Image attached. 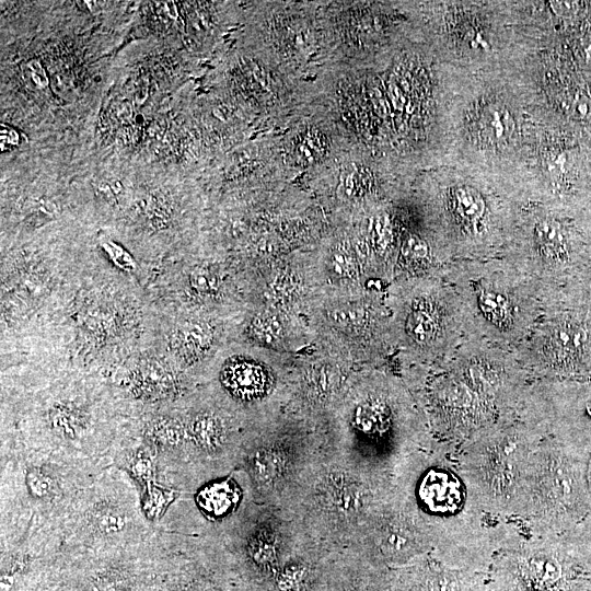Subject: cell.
<instances>
[{
  "label": "cell",
  "mask_w": 591,
  "mask_h": 591,
  "mask_svg": "<svg viewBox=\"0 0 591 591\" xmlns=\"http://www.w3.org/2000/svg\"><path fill=\"white\" fill-rule=\"evenodd\" d=\"M354 371L313 348L297 355L286 408L320 425L341 397Z\"/></svg>",
  "instance_id": "14"
},
{
  "label": "cell",
  "mask_w": 591,
  "mask_h": 591,
  "mask_svg": "<svg viewBox=\"0 0 591 591\" xmlns=\"http://www.w3.org/2000/svg\"><path fill=\"white\" fill-rule=\"evenodd\" d=\"M190 285L197 293L215 294L220 288V278L209 268L197 267L190 275Z\"/></svg>",
  "instance_id": "28"
},
{
  "label": "cell",
  "mask_w": 591,
  "mask_h": 591,
  "mask_svg": "<svg viewBox=\"0 0 591 591\" xmlns=\"http://www.w3.org/2000/svg\"><path fill=\"white\" fill-rule=\"evenodd\" d=\"M244 335L250 345L299 355L312 348L305 315L289 309L257 303L247 317Z\"/></svg>",
  "instance_id": "15"
},
{
  "label": "cell",
  "mask_w": 591,
  "mask_h": 591,
  "mask_svg": "<svg viewBox=\"0 0 591 591\" xmlns=\"http://www.w3.org/2000/svg\"><path fill=\"white\" fill-rule=\"evenodd\" d=\"M165 5V10H166V13L169 14V16L175 19L177 18V8L175 5L174 2H165L164 3Z\"/></svg>",
  "instance_id": "37"
},
{
  "label": "cell",
  "mask_w": 591,
  "mask_h": 591,
  "mask_svg": "<svg viewBox=\"0 0 591 591\" xmlns=\"http://www.w3.org/2000/svg\"><path fill=\"white\" fill-rule=\"evenodd\" d=\"M131 106L129 103H123L119 105V108H118V116L121 117L123 119H126V118H129L130 115H131Z\"/></svg>",
  "instance_id": "36"
},
{
  "label": "cell",
  "mask_w": 591,
  "mask_h": 591,
  "mask_svg": "<svg viewBox=\"0 0 591 591\" xmlns=\"http://www.w3.org/2000/svg\"><path fill=\"white\" fill-rule=\"evenodd\" d=\"M130 470L136 479L146 485V487L151 484L153 478V465L147 456H137L131 462Z\"/></svg>",
  "instance_id": "32"
},
{
  "label": "cell",
  "mask_w": 591,
  "mask_h": 591,
  "mask_svg": "<svg viewBox=\"0 0 591 591\" xmlns=\"http://www.w3.org/2000/svg\"><path fill=\"white\" fill-rule=\"evenodd\" d=\"M323 443L318 425L288 408L255 417L243 457L255 501L285 508Z\"/></svg>",
  "instance_id": "8"
},
{
  "label": "cell",
  "mask_w": 591,
  "mask_h": 591,
  "mask_svg": "<svg viewBox=\"0 0 591 591\" xmlns=\"http://www.w3.org/2000/svg\"><path fill=\"white\" fill-rule=\"evenodd\" d=\"M94 522L100 530L107 533L118 532L125 525L121 514L111 508L100 509L94 514Z\"/></svg>",
  "instance_id": "30"
},
{
  "label": "cell",
  "mask_w": 591,
  "mask_h": 591,
  "mask_svg": "<svg viewBox=\"0 0 591 591\" xmlns=\"http://www.w3.org/2000/svg\"><path fill=\"white\" fill-rule=\"evenodd\" d=\"M27 67L31 72L32 80L38 88H46L48 85V78L45 69L40 62L36 59L28 61Z\"/></svg>",
  "instance_id": "34"
},
{
  "label": "cell",
  "mask_w": 591,
  "mask_h": 591,
  "mask_svg": "<svg viewBox=\"0 0 591 591\" xmlns=\"http://www.w3.org/2000/svg\"><path fill=\"white\" fill-rule=\"evenodd\" d=\"M242 499L243 489L230 476L206 484L196 494L199 510L212 520L231 515L239 508Z\"/></svg>",
  "instance_id": "19"
},
{
  "label": "cell",
  "mask_w": 591,
  "mask_h": 591,
  "mask_svg": "<svg viewBox=\"0 0 591 591\" xmlns=\"http://www.w3.org/2000/svg\"><path fill=\"white\" fill-rule=\"evenodd\" d=\"M428 254L429 248L426 242L415 235L408 236L402 246V255L407 260H424Z\"/></svg>",
  "instance_id": "31"
},
{
  "label": "cell",
  "mask_w": 591,
  "mask_h": 591,
  "mask_svg": "<svg viewBox=\"0 0 591 591\" xmlns=\"http://www.w3.org/2000/svg\"><path fill=\"white\" fill-rule=\"evenodd\" d=\"M173 491L157 487L154 485H148L143 496V510L146 514L155 519L159 517L166 506L173 500Z\"/></svg>",
  "instance_id": "26"
},
{
  "label": "cell",
  "mask_w": 591,
  "mask_h": 591,
  "mask_svg": "<svg viewBox=\"0 0 591 591\" xmlns=\"http://www.w3.org/2000/svg\"><path fill=\"white\" fill-rule=\"evenodd\" d=\"M26 486L30 494L38 499L50 497L55 490L53 478L39 468H32L27 472Z\"/></svg>",
  "instance_id": "27"
},
{
  "label": "cell",
  "mask_w": 591,
  "mask_h": 591,
  "mask_svg": "<svg viewBox=\"0 0 591 591\" xmlns=\"http://www.w3.org/2000/svg\"><path fill=\"white\" fill-rule=\"evenodd\" d=\"M105 250L120 267H132L131 257L119 246L112 242L104 244Z\"/></svg>",
  "instance_id": "33"
},
{
  "label": "cell",
  "mask_w": 591,
  "mask_h": 591,
  "mask_svg": "<svg viewBox=\"0 0 591 591\" xmlns=\"http://www.w3.org/2000/svg\"><path fill=\"white\" fill-rule=\"evenodd\" d=\"M392 488L324 442L285 509L312 546L327 557L355 547Z\"/></svg>",
  "instance_id": "4"
},
{
  "label": "cell",
  "mask_w": 591,
  "mask_h": 591,
  "mask_svg": "<svg viewBox=\"0 0 591 591\" xmlns=\"http://www.w3.org/2000/svg\"><path fill=\"white\" fill-rule=\"evenodd\" d=\"M432 549L426 529L392 488L350 551L357 552L374 565L395 569L413 563Z\"/></svg>",
  "instance_id": "12"
},
{
  "label": "cell",
  "mask_w": 591,
  "mask_h": 591,
  "mask_svg": "<svg viewBox=\"0 0 591 591\" xmlns=\"http://www.w3.org/2000/svg\"><path fill=\"white\" fill-rule=\"evenodd\" d=\"M53 426L65 436L73 438L80 427L78 416L66 408H58L51 414Z\"/></svg>",
  "instance_id": "29"
},
{
  "label": "cell",
  "mask_w": 591,
  "mask_h": 591,
  "mask_svg": "<svg viewBox=\"0 0 591 591\" xmlns=\"http://www.w3.org/2000/svg\"><path fill=\"white\" fill-rule=\"evenodd\" d=\"M576 569L561 535L522 532L493 557L488 591H570Z\"/></svg>",
  "instance_id": "10"
},
{
  "label": "cell",
  "mask_w": 591,
  "mask_h": 591,
  "mask_svg": "<svg viewBox=\"0 0 591 591\" xmlns=\"http://www.w3.org/2000/svg\"><path fill=\"white\" fill-rule=\"evenodd\" d=\"M451 207L454 216L464 224L479 223L486 209L482 195L468 186H457L452 190Z\"/></svg>",
  "instance_id": "23"
},
{
  "label": "cell",
  "mask_w": 591,
  "mask_h": 591,
  "mask_svg": "<svg viewBox=\"0 0 591 591\" xmlns=\"http://www.w3.org/2000/svg\"><path fill=\"white\" fill-rule=\"evenodd\" d=\"M215 341V331L206 321H195L179 328L172 339L175 354L186 362H195L207 355Z\"/></svg>",
  "instance_id": "20"
},
{
  "label": "cell",
  "mask_w": 591,
  "mask_h": 591,
  "mask_svg": "<svg viewBox=\"0 0 591 591\" xmlns=\"http://www.w3.org/2000/svg\"><path fill=\"white\" fill-rule=\"evenodd\" d=\"M563 302V313L543 335V358L531 367L542 379L578 380L591 373V312Z\"/></svg>",
  "instance_id": "13"
},
{
  "label": "cell",
  "mask_w": 591,
  "mask_h": 591,
  "mask_svg": "<svg viewBox=\"0 0 591 591\" xmlns=\"http://www.w3.org/2000/svg\"><path fill=\"white\" fill-rule=\"evenodd\" d=\"M538 415L544 434L531 457L513 521L526 533L561 535L588 513L591 499L563 410Z\"/></svg>",
  "instance_id": "5"
},
{
  "label": "cell",
  "mask_w": 591,
  "mask_h": 591,
  "mask_svg": "<svg viewBox=\"0 0 591 591\" xmlns=\"http://www.w3.org/2000/svg\"><path fill=\"white\" fill-rule=\"evenodd\" d=\"M188 433L199 449L206 453H216L225 443L227 424L212 412H201L190 421Z\"/></svg>",
  "instance_id": "21"
},
{
  "label": "cell",
  "mask_w": 591,
  "mask_h": 591,
  "mask_svg": "<svg viewBox=\"0 0 591 591\" xmlns=\"http://www.w3.org/2000/svg\"><path fill=\"white\" fill-rule=\"evenodd\" d=\"M393 489L432 542L444 565L486 573L495 554L522 530L489 513L468 483L459 445L430 438L398 466Z\"/></svg>",
  "instance_id": "1"
},
{
  "label": "cell",
  "mask_w": 591,
  "mask_h": 591,
  "mask_svg": "<svg viewBox=\"0 0 591 591\" xmlns=\"http://www.w3.org/2000/svg\"><path fill=\"white\" fill-rule=\"evenodd\" d=\"M544 425L528 398L517 413L459 445L461 467L484 508L513 520Z\"/></svg>",
  "instance_id": "7"
},
{
  "label": "cell",
  "mask_w": 591,
  "mask_h": 591,
  "mask_svg": "<svg viewBox=\"0 0 591 591\" xmlns=\"http://www.w3.org/2000/svg\"><path fill=\"white\" fill-rule=\"evenodd\" d=\"M152 441L163 447L177 445L183 439L182 427L171 420H159L148 431Z\"/></svg>",
  "instance_id": "25"
},
{
  "label": "cell",
  "mask_w": 591,
  "mask_h": 591,
  "mask_svg": "<svg viewBox=\"0 0 591 591\" xmlns=\"http://www.w3.org/2000/svg\"><path fill=\"white\" fill-rule=\"evenodd\" d=\"M463 283L462 302L467 317L477 329L500 344H511L524 336L535 318L536 308L529 290L503 271L476 268Z\"/></svg>",
  "instance_id": "11"
},
{
  "label": "cell",
  "mask_w": 591,
  "mask_h": 591,
  "mask_svg": "<svg viewBox=\"0 0 591 591\" xmlns=\"http://www.w3.org/2000/svg\"><path fill=\"white\" fill-rule=\"evenodd\" d=\"M306 591H390V569L345 551L316 566Z\"/></svg>",
  "instance_id": "16"
},
{
  "label": "cell",
  "mask_w": 591,
  "mask_h": 591,
  "mask_svg": "<svg viewBox=\"0 0 591 591\" xmlns=\"http://www.w3.org/2000/svg\"><path fill=\"white\" fill-rule=\"evenodd\" d=\"M565 290L566 293L563 296L565 301L591 312V256Z\"/></svg>",
  "instance_id": "24"
},
{
  "label": "cell",
  "mask_w": 591,
  "mask_h": 591,
  "mask_svg": "<svg viewBox=\"0 0 591 591\" xmlns=\"http://www.w3.org/2000/svg\"><path fill=\"white\" fill-rule=\"evenodd\" d=\"M471 131L480 143L499 148L506 146L512 137L514 121L503 105L488 103L474 115Z\"/></svg>",
  "instance_id": "18"
},
{
  "label": "cell",
  "mask_w": 591,
  "mask_h": 591,
  "mask_svg": "<svg viewBox=\"0 0 591 591\" xmlns=\"http://www.w3.org/2000/svg\"><path fill=\"white\" fill-rule=\"evenodd\" d=\"M304 315L312 348L348 369L382 367L394 354L385 293L379 286L313 289Z\"/></svg>",
  "instance_id": "6"
},
{
  "label": "cell",
  "mask_w": 591,
  "mask_h": 591,
  "mask_svg": "<svg viewBox=\"0 0 591 591\" xmlns=\"http://www.w3.org/2000/svg\"><path fill=\"white\" fill-rule=\"evenodd\" d=\"M385 303L394 352L398 350L407 369L440 363L452 322L445 296L434 280L427 275L394 279Z\"/></svg>",
  "instance_id": "9"
},
{
  "label": "cell",
  "mask_w": 591,
  "mask_h": 591,
  "mask_svg": "<svg viewBox=\"0 0 591 591\" xmlns=\"http://www.w3.org/2000/svg\"><path fill=\"white\" fill-rule=\"evenodd\" d=\"M0 142H1V150L5 151V150H8V149H10V148L18 144L19 135L13 128H10V127L1 124Z\"/></svg>",
  "instance_id": "35"
},
{
  "label": "cell",
  "mask_w": 591,
  "mask_h": 591,
  "mask_svg": "<svg viewBox=\"0 0 591 591\" xmlns=\"http://www.w3.org/2000/svg\"><path fill=\"white\" fill-rule=\"evenodd\" d=\"M408 370L402 378L430 434L457 445L514 415L530 385L523 366L498 359L470 358L454 366Z\"/></svg>",
  "instance_id": "3"
},
{
  "label": "cell",
  "mask_w": 591,
  "mask_h": 591,
  "mask_svg": "<svg viewBox=\"0 0 591 591\" xmlns=\"http://www.w3.org/2000/svg\"><path fill=\"white\" fill-rule=\"evenodd\" d=\"M318 427L328 449L391 485L431 436L407 384L385 366L355 370Z\"/></svg>",
  "instance_id": "2"
},
{
  "label": "cell",
  "mask_w": 591,
  "mask_h": 591,
  "mask_svg": "<svg viewBox=\"0 0 591 591\" xmlns=\"http://www.w3.org/2000/svg\"><path fill=\"white\" fill-rule=\"evenodd\" d=\"M390 591H488L487 575L451 568L431 552L390 569Z\"/></svg>",
  "instance_id": "17"
},
{
  "label": "cell",
  "mask_w": 591,
  "mask_h": 591,
  "mask_svg": "<svg viewBox=\"0 0 591 591\" xmlns=\"http://www.w3.org/2000/svg\"><path fill=\"white\" fill-rule=\"evenodd\" d=\"M135 389L143 396L160 397L174 390V378L171 372L160 363H147L135 375Z\"/></svg>",
  "instance_id": "22"
}]
</instances>
